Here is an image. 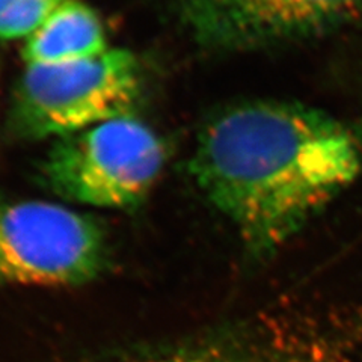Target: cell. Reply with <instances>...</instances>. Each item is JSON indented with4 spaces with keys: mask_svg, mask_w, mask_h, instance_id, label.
I'll return each mask as SVG.
<instances>
[{
    "mask_svg": "<svg viewBox=\"0 0 362 362\" xmlns=\"http://www.w3.org/2000/svg\"><path fill=\"white\" fill-rule=\"evenodd\" d=\"M361 169L362 142L352 129L278 101L221 112L201 132L190 166L204 195L255 251L290 239Z\"/></svg>",
    "mask_w": 362,
    "mask_h": 362,
    "instance_id": "cell-1",
    "label": "cell"
},
{
    "mask_svg": "<svg viewBox=\"0 0 362 362\" xmlns=\"http://www.w3.org/2000/svg\"><path fill=\"white\" fill-rule=\"evenodd\" d=\"M139 94V64L122 49L71 62L28 65L16 89L13 124L25 138H64L132 115Z\"/></svg>",
    "mask_w": 362,
    "mask_h": 362,
    "instance_id": "cell-2",
    "label": "cell"
},
{
    "mask_svg": "<svg viewBox=\"0 0 362 362\" xmlns=\"http://www.w3.org/2000/svg\"><path fill=\"white\" fill-rule=\"evenodd\" d=\"M166 160L162 139L133 115L64 136L41 166L61 198L100 209H127L151 190Z\"/></svg>",
    "mask_w": 362,
    "mask_h": 362,
    "instance_id": "cell-3",
    "label": "cell"
},
{
    "mask_svg": "<svg viewBox=\"0 0 362 362\" xmlns=\"http://www.w3.org/2000/svg\"><path fill=\"white\" fill-rule=\"evenodd\" d=\"M107 259L95 219L59 204L0 197V286H81Z\"/></svg>",
    "mask_w": 362,
    "mask_h": 362,
    "instance_id": "cell-4",
    "label": "cell"
},
{
    "mask_svg": "<svg viewBox=\"0 0 362 362\" xmlns=\"http://www.w3.org/2000/svg\"><path fill=\"white\" fill-rule=\"evenodd\" d=\"M362 14V0H190L197 37L245 50L322 35Z\"/></svg>",
    "mask_w": 362,
    "mask_h": 362,
    "instance_id": "cell-5",
    "label": "cell"
},
{
    "mask_svg": "<svg viewBox=\"0 0 362 362\" xmlns=\"http://www.w3.org/2000/svg\"><path fill=\"white\" fill-rule=\"evenodd\" d=\"M106 50V33L95 11L81 0H65L26 40L23 58L28 65H47L94 58Z\"/></svg>",
    "mask_w": 362,
    "mask_h": 362,
    "instance_id": "cell-6",
    "label": "cell"
},
{
    "mask_svg": "<svg viewBox=\"0 0 362 362\" xmlns=\"http://www.w3.org/2000/svg\"><path fill=\"white\" fill-rule=\"evenodd\" d=\"M65 0H0V41L29 38Z\"/></svg>",
    "mask_w": 362,
    "mask_h": 362,
    "instance_id": "cell-7",
    "label": "cell"
}]
</instances>
